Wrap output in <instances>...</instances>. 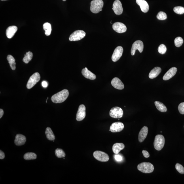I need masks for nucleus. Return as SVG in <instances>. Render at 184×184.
Masks as SVG:
<instances>
[{"instance_id": "1", "label": "nucleus", "mask_w": 184, "mask_h": 184, "mask_svg": "<svg viewBox=\"0 0 184 184\" xmlns=\"http://www.w3.org/2000/svg\"><path fill=\"white\" fill-rule=\"evenodd\" d=\"M69 95V91L66 89H64L53 95L51 98V100L54 103H62L67 99Z\"/></svg>"}, {"instance_id": "2", "label": "nucleus", "mask_w": 184, "mask_h": 184, "mask_svg": "<svg viewBox=\"0 0 184 184\" xmlns=\"http://www.w3.org/2000/svg\"><path fill=\"white\" fill-rule=\"evenodd\" d=\"M104 5L102 0H94L91 1L90 10L94 14H98L102 11Z\"/></svg>"}, {"instance_id": "3", "label": "nucleus", "mask_w": 184, "mask_h": 184, "mask_svg": "<svg viewBox=\"0 0 184 184\" xmlns=\"http://www.w3.org/2000/svg\"><path fill=\"white\" fill-rule=\"evenodd\" d=\"M137 169L144 173H151L154 170V166L149 162H143L138 165Z\"/></svg>"}, {"instance_id": "4", "label": "nucleus", "mask_w": 184, "mask_h": 184, "mask_svg": "<svg viewBox=\"0 0 184 184\" xmlns=\"http://www.w3.org/2000/svg\"><path fill=\"white\" fill-rule=\"evenodd\" d=\"M165 143L164 136L162 135H157L155 136L154 142L155 148L157 150L160 151L163 148Z\"/></svg>"}, {"instance_id": "5", "label": "nucleus", "mask_w": 184, "mask_h": 184, "mask_svg": "<svg viewBox=\"0 0 184 184\" xmlns=\"http://www.w3.org/2000/svg\"><path fill=\"white\" fill-rule=\"evenodd\" d=\"M40 75L39 73H34L30 77L28 81L27 86H26L27 88L30 89L33 88L37 83L40 80Z\"/></svg>"}, {"instance_id": "6", "label": "nucleus", "mask_w": 184, "mask_h": 184, "mask_svg": "<svg viewBox=\"0 0 184 184\" xmlns=\"http://www.w3.org/2000/svg\"><path fill=\"white\" fill-rule=\"evenodd\" d=\"M85 32L82 30H77L72 34L69 38L70 41H77L81 40L86 36Z\"/></svg>"}, {"instance_id": "7", "label": "nucleus", "mask_w": 184, "mask_h": 184, "mask_svg": "<svg viewBox=\"0 0 184 184\" xmlns=\"http://www.w3.org/2000/svg\"><path fill=\"white\" fill-rule=\"evenodd\" d=\"M93 156L96 160L102 162H107L109 157L107 153L100 151H96L93 153Z\"/></svg>"}, {"instance_id": "8", "label": "nucleus", "mask_w": 184, "mask_h": 184, "mask_svg": "<svg viewBox=\"0 0 184 184\" xmlns=\"http://www.w3.org/2000/svg\"><path fill=\"white\" fill-rule=\"evenodd\" d=\"M109 115L114 118H120L123 116V111L120 107H114L110 111Z\"/></svg>"}, {"instance_id": "9", "label": "nucleus", "mask_w": 184, "mask_h": 184, "mask_svg": "<svg viewBox=\"0 0 184 184\" xmlns=\"http://www.w3.org/2000/svg\"><path fill=\"white\" fill-rule=\"evenodd\" d=\"M144 49V44L141 40L136 41L132 44L131 50V54L133 56L135 54L136 50L139 51L140 53H142Z\"/></svg>"}, {"instance_id": "10", "label": "nucleus", "mask_w": 184, "mask_h": 184, "mask_svg": "<svg viewBox=\"0 0 184 184\" xmlns=\"http://www.w3.org/2000/svg\"><path fill=\"white\" fill-rule=\"evenodd\" d=\"M86 107L83 104L79 105L76 115V120L81 121L83 120L86 117Z\"/></svg>"}, {"instance_id": "11", "label": "nucleus", "mask_w": 184, "mask_h": 184, "mask_svg": "<svg viewBox=\"0 0 184 184\" xmlns=\"http://www.w3.org/2000/svg\"><path fill=\"white\" fill-rule=\"evenodd\" d=\"M123 51L122 47L121 46L118 47L115 49L111 57V60L113 62H116L120 59L122 56Z\"/></svg>"}, {"instance_id": "12", "label": "nucleus", "mask_w": 184, "mask_h": 184, "mask_svg": "<svg viewBox=\"0 0 184 184\" xmlns=\"http://www.w3.org/2000/svg\"><path fill=\"white\" fill-rule=\"evenodd\" d=\"M124 128V125L120 122H115L112 124L110 127L109 131L113 133L119 132L121 131Z\"/></svg>"}, {"instance_id": "13", "label": "nucleus", "mask_w": 184, "mask_h": 184, "mask_svg": "<svg viewBox=\"0 0 184 184\" xmlns=\"http://www.w3.org/2000/svg\"><path fill=\"white\" fill-rule=\"evenodd\" d=\"M113 28L116 32L119 33H124L127 31V28L126 25L122 23H115L113 25Z\"/></svg>"}, {"instance_id": "14", "label": "nucleus", "mask_w": 184, "mask_h": 184, "mask_svg": "<svg viewBox=\"0 0 184 184\" xmlns=\"http://www.w3.org/2000/svg\"><path fill=\"white\" fill-rule=\"evenodd\" d=\"M113 8L116 14L120 15L122 14L123 9L122 3L119 0H116L114 2L113 4Z\"/></svg>"}, {"instance_id": "15", "label": "nucleus", "mask_w": 184, "mask_h": 184, "mask_svg": "<svg viewBox=\"0 0 184 184\" xmlns=\"http://www.w3.org/2000/svg\"><path fill=\"white\" fill-rule=\"evenodd\" d=\"M111 84L116 89L119 90H122L124 88V84L118 78L115 77L111 81Z\"/></svg>"}, {"instance_id": "16", "label": "nucleus", "mask_w": 184, "mask_h": 184, "mask_svg": "<svg viewBox=\"0 0 184 184\" xmlns=\"http://www.w3.org/2000/svg\"><path fill=\"white\" fill-rule=\"evenodd\" d=\"M177 71V68L175 67H172L168 70L167 73L165 74L163 79L164 81H167L171 79L176 75Z\"/></svg>"}, {"instance_id": "17", "label": "nucleus", "mask_w": 184, "mask_h": 184, "mask_svg": "<svg viewBox=\"0 0 184 184\" xmlns=\"http://www.w3.org/2000/svg\"><path fill=\"white\" fill-rule=\"evenodd\" d=\"M148 131V129L146 126H144L140 131L138 134V140L140 143L143 142L146 138Z\"/></svg>"}, {"instance_id": "18", "label": "nucleus", "mask_w": 184, "mask_h": 184, "mask_svg": "<svg viewBox=\"0 0 184 184\" xmlns=\"http://www.w3.org/2000/svg\"><path fill=\"white\" fill-rule=\"evenodd\" d=\"M26 141V138L25 136L21 134H17L14 140V143L16 146H21L23 145Z\"/></svg>"}, {"instance_id": "19", "label": "nucleus", "mask_w": 184, "mask_h": 184, "mask_svg": "<svg viewBox=\"0 0 184 184\" xmlns=\"http://www.w3.org/2000/svg\"><path fill=\"white\" fill-rule=\"evenodd\" d=\"M136 2L140 6L142 12L146 13L149 11V5L145 0H136Z\"/></svg>"}, {"instance_id": "20", "label": "nucleus", "mask_w": 184, "mask_h": 184, "mask_svg": "<svg viewBox=\"0 0 184 184\" xmlns=\"http://www.w3.org/2000/svg\"><path fill=\"white\" fill-rule=\"evenodd\" d=\"M83 76L86 79H91V80H94L96 79V77L95 75L92 72H91L86 67L83 69L81 71Z\"/></svg>"}, {"instance_id": "21", "label": "nucleus", "mask_w": 184, "mask_h": 184, "mask_svg": "<svg viewBox=\"0 0 184 184\" xmlns=\"http://www.w3.org/2000/svg\"><path fill=\"white\" fill-rule=\"evenodd\" d=\"M18 30V27L15 26H9L7 28L6 31L7 37L9 39L12 38Z\"/></svg>"}, {"instance_id": "22", "label": "nucleus", "mask_w": 184, "mask_h": 184, "mask_svg": "<svg viewBox=\"0 0 184 184\" xmlns=\"http://www.w3.org/2000/svg\"><path fill=\"white\" fill-rule=\"evenodd\" d=\"M124 147V144L122 143H116L114 144L112 147L113 152L115 154H118Z\"/></svg>"}, {"instance_id": "23", "label": "nucleus", "mask_w": 184, "mask_h": 184, "mask_svg": "<svg viewBox=\"0 0 184 184\" xmlns=\"http://www.w3.org/2000/svg\"><path fill=\"white\" fill-rule=\"evenodd\" d=\"M161 69L159 67H155L153 68L150 73L149 77L150 79H153L157 77L160 73Z\"/></svg>"}, {"instance_id": "24", "label": "nucleus", "mask_w": 184, "mask_h": 184, "mask_svg": "<svg viewBox=\"0 0 184 184\" xmlns=\"http://www.w3.org/2000/svg\"><path fill=\"white\" fill-rule=\"evenodd\" d=\"M45 133L47 139L50 141H54L55 140V137L53 132L50 128L47 127L46 128Z\"/></svg>"}, {"instance_id": "25", "label": "nucleus", "mask_w": 184, "mask_h": 184, "mask_svg": "<svg viewBox=\"0 0 184 184\" xmlns=\"http://www.w3.org/2000/svg\"><path fill=\"white\" fill-rule=\"evenodd\" d=\"M155 104L157 109L159 111L162 112H166L167 111V109L166 106L162 102L156 101L155 102Z\"/></svg>"}, {"instance_id": "26", "label": "nucleus", "mask_w": 184, "mask_h": 184, "mask_svg": "<svg viewBox=\"0 0 184 184\" xmlns=\"http://www.w3.org/2000/svg\"><path fill=\"white\" fill-rule=\"evenodd\" d=\"M7 60L8 61L9 63L10 64V67L11 69L13 70L16 69V63L15 62V59L12 55H9L7 57Z\"/></svg>"}, {"instance_id": "27", "label": "nucleus", "mask_w": 184, "mask_h": 184, "mask_svg": "<svg viewBox=\"0 0 184 184\" xmlns=\"http://www.w3.org/2000/svg\"><path fill=\"white\" fill-rule=\"evenodd\" d=\"M43 28L45 31V34L47 36H49L51 34L52 31L51 24L49 23H46L43 24Z\"/></svg>"}, {"instance_id": "28", "label": "nucleus", "mask_w": 184, "mask_h": 184, "mask_svg": "<svg viewBox=\"0 0 184 184\" xmlns=\"http://www.w3.org/2000/svg\"><path fill=\"white\" fill-rule=\"evenodd\" d=\"M37 155L33 153H27L24 155V158L26 160H35L37 158Z\"/></svg>"}, {"instance_id": "29", "label": "nucleus", "mask_w": 184, "mask_h": 184, "mask_svg": "<svg viewBox=\"0 0 184 184\" xmlns=\"http://www.w3.org/2000/svg\"><path fill=\"white\" fill-rule=\"evenodd\" d=\"M33 57V54L31 52H29L26 53L24 57L23 58V61L26 64L29 63L30 61H31Z\"/></svg>"}, {"instance_id": "30", "label": "nucleus", "mask_w": 184, "mask_h": 184, "mask_svg": "<svg viewBox=\"0 0 184 184\" xmlns=\"http://www.w3.org/2000/svg\"><path fill=\"white\" fill-rule=\"evenodd\" d=\"M55 154L58 158H62L66 156V154L63 150L60 148H57L55 151Z\"/></svg>"}, {"instance_id": "31", "label": "nucleus", "mask_w": 184, "mask_h": 184, "mask_svg": "<svg viewBox=\"0 0 184 184\" xmlns=\"http://www.w3.org/2000/svg\"><path fill=\"white\" fill-rule=\"evenodd\" d=\"M183 42V39L181 37H177L174 39V43L175 46L177 47H181Z\"/></svg>"}, {"instance_id": "32", "label": "nucleus", "mask_w": 184, "mask_h": 184, "mask_svg": "<svg viewBox=\"0 0 184 184\" xmlns=\"http://www.w3.org/2000/svg\"><path fill=\"white\" fill-rule=\"evenodd\" d=\"M174 11L177 14H184V8L181 6L176 7L174 8Z\"/></svg>"}, {"instance_id": "33", "label": "nucleus", "mask_w": 184, "mask_h": 184, "mask_svg": "<svg viewBox=\"0 0 184 184\" xmlns=\"http://www.w3.org/2000/svg\"><path fill=\"white\" fill-rule=\"evenodd\" d=\"M157 18L159 20H166L167 18L166 13L162 11L159 12L157 16Z\"/></svg>"}, {"instance_id": "34", "label": "nucleus", "mask_w": 184, "mask_h": 184, "mask_svg": "<svg viewBox=\"0 0 184 184\" xmlns=\"http://www.w3.org/2000/svg\"><path fill=\"white\" fill-rule=\"evenodd\" d=\"M166 47L165 45L163 44H161L159 46L158 48V51L159 53L161 54H164L166 53Z\"/></svg>"}, {"instance_id": "35", "label": "nucleus", "mask_w": 184, "mask_h": 184, "mask_svg": "<svg viewBox=\"0 0 184 184\" xmlns=\"http://www.w3.org/2000/svg\"><path fill=\"white\" fill-rule=\"evenodd\" d=\"M176 170L181 174H184V168L183 166L179 163H177L175 166Z\"/></svg>"}, {"instance_id": "36", "label": "nucleus", "mask_w": 184, "mask_h": 184, "mask_svg": "<svg viewBox=\"0 0 184 184\" xmlns=\"http://www.w3.org/2000/svg\"><path fill=\"white\" fill-rule=\"evenodd\" d=\"M178 110L181 114H184V102H182L178 107Z\"/></svg>"}, {"instance_id": "37", "label": "nucleus", "mask_w": 184, "mask_h": 184, "mask_svg": "<svg viewBox=\"0 0 184 184\" xmlns=\"http://www.w3.org/2000/svg\"><path fill=\"white\" fill-rule=\"evenodd\" d=\"M114 157L116 160L118 162H120L122 160V157L120 155L116 154L115 155Z\"/></svg>"}, {"instance_id": "38", "label": "nucleus", "mask_w": 184, "mask_h": 184, "mask_svg": "<svg viewBox=\"0 0 184 184\" xmlns=\"http://www.w3.org/2000/svg\"><path fill=\"white\" fill-rule=\"evenodd\" d=\"M142 153H143L144 157L145 158H148L150 157L149 153L147 151L143 150L142 151Z\"/></svg>"}, {"instance_id": "39", "label": "nucleus", "mask_w": 184, "mask_h": 184, "mask_svg": "<svg viewBox=\"0 0 184 184\" xmlns=\"http://www.w3.org/2000/svg\"><path fill=\"white\" fill-rule=\"evenodd\" d=\"M42 85L44 88H46L48 86V83L46 81H43L42 83Z\"/></svg>"}, {"instance_id": "40", "label": "nucleus", "mask_w": 184, "mask_h": 184, "mask_svg": "<svg viewBox=\"0 0 184 184\" xmlns=\"http://www.w3.org/2000/svg\"><path fill=\"white\" fill-rule=\"evenodd\" d=\"M5 157V155L4 153L2 151H0V159H3Z\"/></svg>"}, {"instance_id": "41", "label": "nucleus", "mask_w": 184, "mask_h": 184, "mask_svg": "<svg viewBox=\"0 0 184 184\" xmlns=\"http://www.w3.org/2000/svg\"><path fill=\"white\" fill-rule=\"evenodd\" d=\"M4 114L3 110L2 109H0V118H1L3 117Z\"/></svg>"}, {"instance_id": "42", "label": "nucleus", "mask_w": 184, "mask_h": 184, "mask_svg": "<svg viewBox=\"0 0 184 184\" xmlns=\"http://www.w3.org/2000/svg\"><path fill=\"white\" fill-rule=\"evenodd\" d=\"M1 1H7V0H1Z\"/></svg>"}, {"instance_id": "43", "label": "nucleus", "mask_w": 184, "mask_h": 184, "mask_svg": "<svg viewBox=\"0 0 184 184\" xmlns=\"http://www.w3.org/2000/svg\"><path fill=\"white\" fill-rule=\"evenodd\" d=\"M62 1H66V0H62Z\"/></svg>"}, {"instance_id": "44", "label": "nucleus", "mask_w": 184, "mask_h": 184, "mask_svg": "<svg viewBox=\"0 0 184 184\" xmlns=\"http://www.w3.org/2000/svg\"></svg>"}]
</instances>
